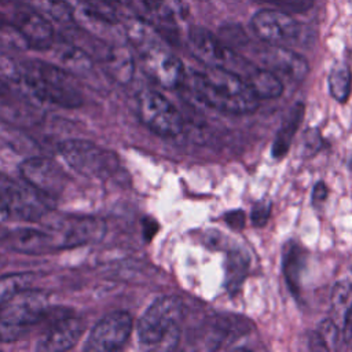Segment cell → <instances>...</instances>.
Segmentation results:
<instances>
[{
    "label": "cell",
    "mask_w": 352,
    "mask_h": 352,
    "mask_svg": "<svg viewBox=\"0 0 352 352\" xmlns=\"http://www.w3.org/2000/svg\"><path fill=\"white\" fill-rule=\"evenodd\" d=\"M271 209H272V202L270 199H258L257 202L253 204L252 212H250V221L254 227L260 228L264 227L271 216Z\"/></svg>",
    "instance_id": "26"
},
{
    "label": "cell",
    "mask_w": 352,
    "mask_h": 352,
    "mask_svg": "<svg viewBox=\"0 0 352 352\" xmlns=\"http://www.w3.org/2000/svg\"><path fill=\"white\" fill-rule=\"evenodd\" d=\"M249 270V258L242 252H231L227 260V287L231 292L239 289Z\"/></svg>",
    "instance_id": "23"
},
{
    "label": "cell",
    "mask_w": 352,
    "mask_h": 352,
    "mask_svg": "<svg viewBox=\"0 0 352 352\" xmlns=\"http://www.w3.org/2000/svg\"><path fill=\"white\" fill-rule=\"evenodd\" d=\"M307 250L297 242L290 241L282 254V271L290 293L298 298L301 292V276L307 264Z\"/></svg>",
    "instance_id": "17"
},
{
    "label": "cell",
    "mask_w": 352,
    "mask_h": 352,
    "mask_svg": "<svg viewBox=\"0 0 352 352\" xmlns=\"http://www.w3.org/2000/svg\"><path fill=\"white\" fill-rule=\"evenodd\" d=\"M7 26H11V22L6 18V15H4V14H1V12H0V30H1V29H4V28H7Z\"/></svg>",
    "instance_id": "34"
},
{
    "label": "cell",
    "mask_w": 352,
    "mask_h": 352,
    "mask_svg": "<svg viewBox=\"0 0 352 352\" xmlns=\"http://www.w3.org/2000/svg\"><path fill=\"white\" fill-rule=\"evenodd\" d=\"M192 92L209 107L230 113L249 114L260 106V98L253 88L238 74L206 66L205 70H195L190 74Z\"/></svg>",
    "instance_id": "1"
},
{
    "label": "cell",
    "mask_w": 352,
    "mask_h": 352,
    "mask_svg": "<svg viewBox=\"0 0 352 352\" xmlns=\"http://www.w3.org/2000/svg\"><path fill=\"white\" fill-rule=\"evenodd\" d=\"M329 197V187L326 186L324 182L319 180L315 183L314 188H312V194H311V201L314 206H319L322 205Z\"/></svg>",
    "instance_id": "30"
},
{
    "label": "cell",
    "mask_w": 352,
    "mask_h": 352,
    "mask_svg": "<svg viewBox=\"0 0 352 352\" xmlns=\"http://www.w3.org/2000/svg\"><path fill=\"white\" fill-rule=\"evenodd\" d=\"M250 26L261 41L282 47L297 44L305 36V26L302 23L290 14L274 8L257 11L250 19Z\"/></svg>",
    "instance_id": "9"
},
{
    "label": "cell",
    "mask_w": 352,
    "mask_h": 352,
    "mask_svg": "<svg viewBox=\"0 0 352 352\" xmlns=\"http://www.w3.org/2000/svg\"><path fill=\"white\" fill-rule=\"evenodd\" d=\"M140 3L150 11L164 14L165 10L170 11V0H140Z\"/></svg>",
    "instance_id": "32"
},
{
    "label": "cell",
    "mask_w": 352,
    "mask_h": 352,
    "mask_svg": "<svg viewBox=\"0 0 352 352\" xmlns=\"http://www.w3.org/2000/svg\"><path fill=\"white\" fill-rule=\"evenodd\" d=\"M107 73L118 82H129L133 76V59L125 48H111L104 56Z\"/></svg>",
    "instance_id": "19"
},
{
    "label": "cell",
    "mask_w": 352,
    "mask_h": 352,
    "mask_svg": "<svg viewBox=\"0 0 352 352\" xmlns=\"http://www.w3.org/2000/svg\"><path fill=\"white\" fill-rule=\"evenodd\" d=\"M128 37L139 52L144 72L164 88H177L187 78L183 62L140 21L128 26Z\"/></svg>",
    "instance_id": "3"
},
{
    "label": "cell",
    "mask_w": 352,
    "mask_h": 352,
    "mask_svg": "<svg viewBox=\"0 0 352 352\" xmlns=\"http://www.w3.org/2000/svg\"><path fill=\"white\" fill-rule=\"evenodd\" d=\"M188 44L192 54L210 67H221L242 77L250 87L257 77L261 66L241 55L224 40L214 36L202 26H194L188 32Z\"/></svg>",
    "instance_id": "6"
},
{
    "label": "cell",
    "mask_w": 352,
    "mask_h": 352,
    "mask_svg": "<svg viewBox=\"0 0 352 352\" xmlns=\"http://www.w3.org/2000/svg\"><path fill=\"white\" fill-rule=\"evenodd\" d=\"M341 340L346 348L352 349V305L346 309L341 330Z\"/></svg>",
    "instance_id": "29"
},
{
    "label": "cell",
    "mask_w": 352,
    "mask_h": 352,
    "mask_svg": "<svg viewBox=\"0 0 352 352\" xmlns=\"http://www.w3.org/2000/svg\"><path fill=\"white\" fill-rule=\"evenodd\" d=\"M50 311L41 290L22 289L0 305V342H14L43 322Z\"/></svg>",
    "instance_id": "5"
},
{
    "label": "cell",
    "mask_w": 352,
    "mask_h": 352,
    "mask_svg": "<svg viewBox=\"0 0 352 352\" xmlns=\"http://www.w3.org/2000/svg\"><path fill=\"white\" fill-rule=\"evenodd\" d=\"M8 92V89H7V85L0 80V96H4Z\"/></svg>",
    "instance_id": "35"
},
{
    "label": "cell",
    "mask_w": 352,
    "mask_h": 352,
    "mask_svg": "<svg viewBox=\"0 0 352 352\" xmlns=\"http://www.w3.org/2000/svg\"><path fill=\"white\" fill-rule=\"evenodd\" d=\"M329 92L340 103H345L352 92V72L345 62L336 63L327 77Z\"/></svg>",
    "instance_id": "20"
},
{
    "label": "cell",
    "mask_w": 352,
    "mask_h": 352,
    "mask_svg": "<svg viewBox=\"0 0 352 352\" xmlns=\"http://www.w3.org/2000/svg\"><path fill=\"white\" fill-rule=\"evenodd\" d=\"M63 161L77 173L98 179H116L121 172V164L116 153L88 140L70 139L59 146Z\"/></svg>",
    "instance_id": "7"
},
{
    "label": "cell",
    "mask_w": 352,
    "mask_h": 352,
    "mask_svg": "<svg viewBox=\"0 0 352 352\" xmlns=\"http://www.w3.org/2000/svg\"><path fill=\"white\" fill-rule=\"evenodd\" d=\"M29 4L48 19L69 26L74 23L76 16L72 6L66 0H28Z\"/></svg>",
    "instance_id": "21"
},
{
    "label": "cell",
    "mask_w": 352,
    "mask_h": 352,
    "mask_svg": "<svg viewBox=\"0 0 352 352\" xmlns=\"http://www.w3.org/2000/svg\"><path fill=\"white\" fill-rule=\"evenodd\" d=\"M11 26L33 50H48L55 43V30L47 16L32 6H18L11 18Z\"/></svg>",
    "instance_id": "14"
},
{
    "label": "cell",
    "mask_w": 352,
    "mask_h": 352,
    "mask_svg": "<svg viewBox=\"0 0 352 352\" xmlns=\"http://www.w3.org/2000/svg\"><path fill=\"white\" fill-rule=\"evenodd\" d=\"M4 239L18 252L41 254L54 250H60L62 243L58 234L51 228H19L7 232Z\"/></svg>",
    "instance_id": "16"
},
{
    "label": "cell",
    "mask_w": 352,
    "mask_h": 352,
    "mask_svg": "<svg viewBox=\"0 0 352 352\" xmlns=\"http://www.w3.org/2000/svg\"><path fill=\"white\" fill-rule=\"evenodd\" d=\"M85 7V14L103 22L116 23L118 22L121 0H80Z\"/></svg>",
    "instance_id": "22"
},
{
    "label": "cell",
    "mask_w": 352,
    "mask_h": 352,
    "mask_svg": "<svg viewBox=\"0 0 352 352\" xmlns=\"http://www.w3.org/2000/svg\"><path fill=\"white\" fill-rule=\"evenodd\" d=\"M302 146H304V154L315 155L318 151H320L323 148V146H326V142L323 140V138L318 129H309L305 133Z\"/></svg>",
    "instance_id": "28"
},
{
    "label": "cell",
    "mask_w": 352,
    "mask_h": 352,
    "mask_svg": "<svg viewBox=\"0 0 352 352\" xmlns=\"http://www.w3.org/2000/svg\"><path fill=\"white\" fill-rule=\"evenodd\" d=\"M258 4L270 6L287 14H304L314 7L315 0H254Z\"/></svg>",
    "instance_id": "25"
},
{
    "label": "cell",
    "mask_w": 352,
    "mask_h": 352,
    "mask_svg": "<svg viewBox=\"0 0 352 352\" xmlns=\"http://www.w3.org/2000/svg\"><path fill=\"white\" fill-rule=\"evenodd\" d=\"M253 45L252 55L258 62V66L271 70L278 77L285 76L290 80L300 81L308 73V63L304 56L289 50L287 47L270 44Z\"/></svg>",
    "instance_id": "13"
},
{
    "label": "cell",
    "mask_w": 352,
    "mask_h": 352,
    "mask_svg": "<svg viewBox=\"0 0 352 352\" xmlns=\"http://www.w3.org/2000/svg\"><path fill=\"white\" fill-rule=\"evenodd\" d=\"M51 228L58 234L62 249L98 242L106 232V226L100 219L87 216L59 219L51 226Z\"/></svg>",
    "instance_id": "15"
},
{
    "label": "cell",
    "mask_w": 352,
    "mask_h": 352,
    "mask_svg": "<svg viewBox=\"0 0 352 352\" xmlns=\"http://www.w3.org/2000/svg\"><path fill=\"white\" fill-rule=\"evenodd\" d=\"M18 77L34 96L51 104L65 109L82 104L80 84L67 69L43 60H30L19 67Z\"/></svg>",
    "instance_id": "2"
},
{
    "label": "cell",
    "mask_w": 352,
    "mask_h": 352,
    "mask_svg": "<svg viewBox=\"0 0 352 352\" xmlns=\"http://www.w3.org/2000/svg\"><path fill=\"white\" fill-rule=\"evenodd\" d=\"M182 302L175 296L154 300L138 322V338L143 348L155 351L173 349L180 337Z\"/></svg>",
    "instance_id": "4"
},
{
    "label": "cell",
    "mask_w": 352,
    "mask_h": 352,
    "mask_svg": "<svg viewBox=\"0 0 352 352\" xmlns=\"http://www.w3.org/2000/svg\"><path fill=\"white\" fill-rule=\"evenodd\" d=\"M304 114H305V104L302 102H297L290 107L289 113L286 114L280 126L278 128L275 139L272 142V146H271L272 158L282 160L289 153L294 135L302 122Z\"/></svg>",
    "instance_id": "18"
},
{
    "label": "cell",
    "mask_w": 352,
    "mask_h": 352,
    "mask_svg": "<svg viewBox=\"0 0 352 352\" xmlns=\"http://www.w3.org/2000/svg\"><path fill=\"white\" fill-rule=\"evenodd\" d=\"M133 329V319L128 312L116 311L103 316L89 331L84 349L88 352H113L121 349Z\"/></svg>",
    "instance_id": "10"
},
{
    "label": "cell",
    "mask_w": 352,
    "mask_h": 352,
    "mask_svg": "<svg viewBox=\"0 0 352 352\" xmlns=\"http://www.w3.org/2000/svg\"><path fill=\"white\" fill-rule=\"evenodd\" d=\"M138 116L154 133L173 138L183 131V118L172 102L154 89H144L138 95Z\"/></svg>",
    "instance_id": "8"
},
{
    "label": "cell",
    "mask_w": 352,
    "mask_h": 352,
    "mask_svg": "<svg viewBox=\"0 0 352 352\" xmlns=\"http://www.w3.org/2000/svg\"><path fill=\"white\" fill-rule=\"evenodd\" d=\"M309 348L314 349V351H329V346L327 344L324 342V340L322 338V336L319 334V331H314L311 333V337H309Z\"/></svg>",
    "instance_id": "33"
},
{
    "label": "cell",
    "mask_w": 352,
    "mask_h": 352,
    "mask_svg": "<svg viewBox=\"0 0 352 352\" xmlns=\"http://www.w3.org/2000/svg\"><path fill=\"white\" fill-rule=\"evenodd\" d=\"M348 166H349V170L352 172V157L349 158V162H348Z\"/></svg>",
    "instance_id": "36"
},
{
    "label": "cell",
    "mask_w": 352,
    "mask_h": 352,
    "mask_svg": "<svg viewBox=\"0 0 352 352\" xmlns=\"http://www.w3.org/2000/svg\"><path fill=\"white\" fill-rule=\"evenodd\" d=\"M3 261H4V260H3V257L0 256V268H1V265H3Z\"/></svg>",
    "instance_id": "37"
},
{
    "label": "cell",
    "mask_w": 352,
    "mask_h": 352,
    "mask_svg": "<svg viewBox=\"0 0 352 352\" xmlns=\"http://www.w3.org/2000/svg\"><path fill=\"white\" fill-rule=\"evenodd\" d=\"M21 177L26 184L48 197L50 199L58 198L67 186V175L51 158L30 157L19 165Z\"/></svg>",
    "instance_id": "12"
},
{
    "label": "cell",
    "mask_w": 352,
    "mask_h": 352,
    "mask_svg": "<svg viewBox=\"0 0 352 352\" xmlns=\"http://www.w3.org/2000/svg\"><path fill=\"white\" fill-rule=\"evenodd\" d=\"M226 223L234 230H242L245 227V212L241 209L230 210L224 214Z\"/></svg>",
    "instance_id": "31"
},
{
    "label": "cell",
    "mask_w": 352,
    "mask_h": 352,
    "mask_svg": "<svg viewBox=\"0 0 352 352\" xmlns=\"http://www.w3.org/2000/svg\"><path fill=\"white\" fill-rule=\"evenodd\" d=\"M32 280V274H10L0 276V305L19 290L29 287Z\"/></svg>",
    "instance_id": "24"
},
{
    "label": "cell",
    "mask_w": 352,
    "mask_h": 352,
    "mask_svg": "<svg viewBox=\"0 0 352 352\" xmlns=\"http://www.w3.org/2000/svg\"><path fill=\"white\" fill-rule=\"evenodd\" d=\"M319 334L322 336V338L324 340V342L327 344L329 349L330 348H337L338 341L341 340V331L338 330V327L336 326V323L331 319H326L323 320L319 327H318Z\"/></svg>",
    "instance_id": "27"
},
{
    "label": "cell",
    "mask_w": 352,
    "mask_h": 352,
    "mask_svg": "<svg viewBox=\"0 0 352 352\" xmlns=\"http://www.w3.org/2000/svg\"><path fill=\"white\" fill-rule=\"evenodd\" d=\"M47 323L37 338V351L41 352H62L76 345L80 340L84 322L81 318L70 312L47 314Z\"/></svg>",
    "instance_id": "11"
}]
</instances>
